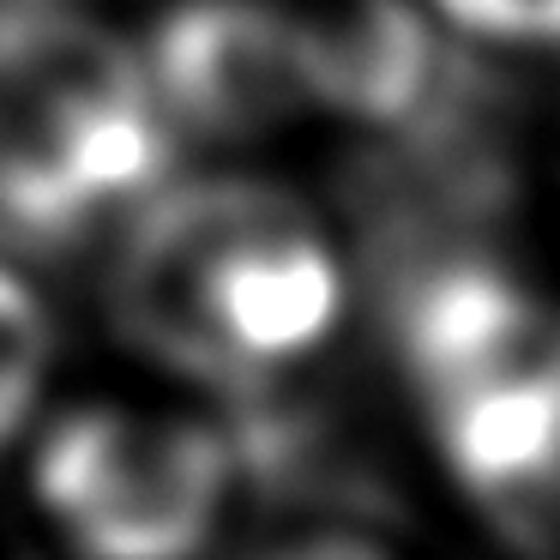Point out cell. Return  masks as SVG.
<instances>
[{"label": "cell", "instance_id": "1", "mask_svg": "<svg viewBox=\"0 0 560 560\" xmlns=\"http://www.w3.org/2000/svg\"><path fill=\"white\" fill-rule=\"evenodd\" d=\"M338 259L290 194L187 182L145 206L115 259V319L145 355L247 392L338 319Z\"/></svg>", "mask_w": 560, "mask_h": 560}, {"label": "cell", "instance_id": "9", "mask_svg": "<svg viewBox=\"0 0 560 560\" xmlns=\"http://www.w3.org/2000/svg\"><path fill=\"white\" fill-rule=\"evenodd\" d=\"M266 560H386L380 548L355 542V536H314V542H295V548H278Z\"/></svg>", "mask_w": 560, "mask_h": 560}, {"label": "cell", "instance_id": "7", "mask_svg": "<svg viewBox=\"0 0 560 560\" xmlns=\"http://www.w3.org/2000/svg\"><path fill=\"white\" fill-rule=\"evenodd\" d=\"M43 368H49V319L37 295L0 266V416L25 422Z\"/></svg>", "mask_w": 560, "mask_h": 560}, {"label": "cell", "instance_id": "5", "mask_svg": "<svg viewBox=\"0 0 560 560\" xmlns=\"http://www.w3.org/2000/svg\"><path fill=\"white\" fill-rule=\"evenodd\" d=\"M374 290L392 350L428 404L506 374V368H524L560 343L542 307L518 290V278L488 247H452V254L416 259L404 271L374 278Z\"/></svg>", "mask_w": 560, "mask_h": 560}, {"label": "cell", "instance_id": "8", "mask_svg": "<svg viewBox=\"0 0 560 560\" xmlns=\"http://www.w3.org/2000/svg\"><path fill=\"white\" fill-rule=\"evenodd\" d=\"M452 25L500 43H560V0H440Z\"/></svg>", "mask_w": 560, "mask_h": 560}, {"label": "cell", "instance_id": "4", "mask_svg": "<svg viewBox=\"0 0 560 560\" xmlns=\"http://www.w3.org/2000/svg\"><path fill=\"white\" fill-rule=\"evenodd\" d=\"M145 79L163 121L223 145L278 133L319 103L302 19L266 0H182L151 37Z\"/></svg>", "mask_w": 560, "mask_h": 560}, {"label": "cell", "instance_id": "3", "mask_svg": "<svg viewBox=\"0 0 560 560\" xmlns=\"http://www.w3.org/2000/svg\"><path fill=\"white\" fill-rule=\"evenodd\" d=\"M230 482V446L199 422L79 410L43 440L37 494L85 560H194Z\"/></svg>", "mask_w": 560, "mask_h": 560}, {"label": "cell", "instance_id": "2", "mask_svg": "<svg viewBox=\"0 0 560 560\" xmlns=\"http://www.w3.org/2000/svg\"><path fill=\"white\" fill-rule=\"evenodd\" d=\"M170 163L151 79L103 25L55 0L0 19V235L61 247Z\"/></svg>", "mask_w": 560, "mask_h": 560}, {"label": "cell", "instance_id": "6", "mask_svg": "<svg viewBox=\"0 0 560 560\" xmlns=\"http://www.w3.org/2000/svg\"><path fill=\"white\" fill-rule=\"evenodd\" d=\"M314 49L319 103L350 109L374 127H398L446 85L458 55L404 7V0H331L302 19Z\"/></svg>", "mask_w": 560, "mask_h": 560}, {"label": "cell", "instance_id": "10", "mask_svg": "<svg viewBox=\"0 0 560 560\" xmlns=\"http://www.w3.org/2000/svg\"><path fill=\"white\" fill-rule=\"evenodd\" d=\"M25 7H43V0H0V19H13V13H25Z\"/></svg>", "mask_w": 560, "mask_h": 560}, {"label": "cell", "instance_id": "11", "mask_svg": "<svg viewBox=\"0 0 560 560\" xmlns=\"http://www.w3.org/2000/svg\"><path fill=\"white\" fill-rule=\"evenodd\" d=\"M13 428H19L13 416H0V446H7V440H13Z\"/></svg>", "mask_w": 560, "mask_h": 560}]
</instances>
